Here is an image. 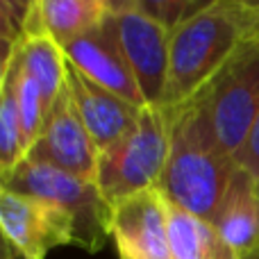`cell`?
I'll return each mask as SVG.
<instances>
[{
  "instance_id": "10",
  "label": "cell",
  "mask_w": 259,
  "mask_h": 259,
  "mask_svg": "<svg viewBox=\"0 0 259 259\" xmlns=\"http://www.w3.org/2000/svg\"><path fill=\"white\" fill-rule=\"evenodd\" d=\"M112 21L146 105L161 107L168 77V32L137 9L116 14Z\"/></svg>"
},
{
  "instance_id": "19",
  "label": "cell",
  "mask_w": 259,
  "mask_h": 259,
  "mask_svg": "<svg viewBox=\"0 0 259 259\" xmlns=\"http://www.w3.org/2000/svg\"><path fill=\"white\" fill-rule=\"evenodd\" d=\"M230 14L243 41H259V0H216Z\"/></svg>"
},
{
  "instance_id": "24",
  "label": "cell",
  "mask_w": 259,
  "mask_h": 259,
  "mask_svg": "<svg viewBox=\"0 0 259 259\" xmlns=\"http://www.w3.org/2000/svg\"><path fill=\"white\" fill-rule=\"evenodd\" d=\"M241 259H259V248H255V250L248 252V255H243Z\"/></svg>"
},
{
  "instance_id": "20",
  "label": "cell",
  "mask_w": 259,
  "mask_h": 259,
  "mask_svg": "<svg viewBox=\"0 0 259 259\" xmlns=\"http://www.w3.org/2000/svg\"><path fill=\"white\" fill-rule=\"evenodd\" d=\"M234 164L239 168H243L246 173H250L255 180L259 178V116L252 130L248 132V139L241 146V150L234 155Z\"/></svg>"
},
{
  "instance_id": "15",
  "label": "cell",
  "mask_w": 259,
  "mask_h": 259,
  "mask_svg": "<svg viewBox=\"0 0 259 259\" xmlns=\"http://www.w3.org/2000/svg\"><path fill=\"white\" fill-rule=\"evenodd\" d=\"M166 207L173 259H241L209 221L198 219L170 200H166Z\"/></svg>"
},
{
  "instance_id": "12",
  "label": "cell",
  "mask_w": 259,
  "mask_h": 259,
  "mask_svg": "<svg viewBox=\"0 0 259 259\" xmlns=\"http://www.w3.org/2000/svg\"><path fill=\"white\" fill-rule=\"evenodd\" d=\"M255 182L257 180L250 173L237 166L232 182L211 221V225L237 250L239 257L259 248V198Z\"/></svg>"
},
{
  "instance_id": "9",
  "label": "cell",
  "mask_w": 259,
  "mask_h": 259,
  "mask_svg": "<svg viewBox=\"0 0 259 259\" xmlns=\"http://www.w3.org/2000/svg\"><path fill=\"white\" fill-rule=\"evenodd\" d=\"M64 53H66L68 64L80 68L96 84L121 96L123 100L137 107H146V98L118 44L112 16H105L98 25L64 44Z\"/></svg>"
},
{
  "instance_id": "25",
  "label": "cell",
  "mask_w": 259,
  "mask_h": 259,
  "mask_svg": "<svg viewBox=\"0 0 259 259\" xmlns=\"http://www.w3.org/2000/svg\"><path fill=\"white\" fill-rule=\"evenodd\" d=\"M255 189H257V198H259V178H257V182H255Z\"/></svg>"
},
{
  "instance_id": "18",
  "label": "cell",
  "mask_w": 259,
  "mask_h": 259,
  "mask_svg": "<svg viewBox=\"0 0 259 259\" xmlns=\"http://www.w3.org/2000/svg\"><path fill=\"white\" fill-rule=\"evenodd\" d=\"M18 107H21L23 146H25V155H27V150L36 143L41 130H44L46 112H44V100H41L39 84L27 73L25 64H23V71H21V80H18Z\"/></svg>"
},
{
  "instance_id": "3",
  "label": "cell",
  "mask_w": 259,
  "mask_h": 259,
  "mask_svg": "<svg viewBox=\"0 0 259 259\" xmlns=\"http://www.w3.org/2000/svg\"><path fill=\"white\" fill-rule=\"evenodd\" d=\"M170 152V112L146 107L134 125L98 157L96 184L109 205L146 189H157Z\"/></svg>"
},
{
  "instance_id": "23",
  "label": "cell",
  "mask_w": 259,
  "mask_h": 259,
  "mask_svg": "<svg viewBox=\"0 0 259 259\" xmlns=\"http://www.w3.org/2000/svg\"><path fill=\"white\" fill-rule=\"evenodd\" d=\"M3 259H25V257L18 255L12 246H7V243H5V246H3Z\"/></svg>"
},
{
  "instance_id": "2",
  "label": "cell",
  "mask_w": 259,
  "mask_h": 259,
  "mask_svg": "<svg viewBox=\"0 0 259 259\" xmlns=\"http://www.w3.org/2000/svg\"><path fill=\"white\" fill-rule=\"evenodd\" d=\"M246 44L221 5L184 21L168 34V77L161 107L178 112L196 100Z\"/></svg>"
},
{
  "instance_id": "1",
  "label": "cell",
  "mask_w": 259,
  "mask_h": 259,
  "mask_svg": "<svg viewBox=\"0 0 259 259\" xmlns=\"http://www.w3.org/2000/svg\"><path fill=\"white\" fill-rule=\"evenodd\" d=\"M234 170L237 164L216 139L202 96L170 112V152L157 187L166 200L211 223Z\"/></svg>"
},
{
  "instance_id": "13",
  "label": "cell",
  "mask_w": 259,
  "mask_h": 259,
  "mask_svg": "<svg viewBox=\"0 0 259 259\" xmlns=\"http://www.w3.org/2000/svg\"><path fill=\"white\" fill-rule=\"evenodd\" d=\"M21 71H23V55H21V39H18L12 55L3 59V75H0V178H3V182L25 159L21 107H18Z\"/></svg>"
},
{
  "instance_id": "16",
  "label": "cell",
  "mask_w": 259,
  "mask_h": 259,
  "mask_svg": "<svg viewBox=\"0 0 259 259\" xmlns=\"http://www.w3.org/2000/svg\"><path fill=\"white\" fill-rule=\"evenodd\" d=\"M21 53L27 73L39 84L44 112L48 118L53 105L66 89L68 59L64 53V46L57 39H53L48 32H41V34L21 36Z\"/></svg>"
},
{
  "instance_id": "8",
  "label": "cell",
  "mask_w": 259,
  "mask_h": 259,
  "mask_svg": "<svg viewBox=\"0 0 259 259\" xmlns=\"http://www.w3.org/2000/svg\"><path fill=\"white\" fill-rule=\"evenodd\" d=\"M112 239L121 259H173L168 207L159 189H146L112 207Z\"/></svg>"
},
{
  "instance_id": "11",
  "label": "cell",
  "mask_w": 259,
  "mask_h": 259,
  "mask_svg": "<svg viewBox=\"0 0 259 259\" xmlns=\"http://www.w3.org/2000/svg\"><path fill=\"white\" fill-rule=\"evenodd\" d=\"M66 87L73 105H75L77 116L84 123L98 152H105L107 148H112L134 125L139 112L143 109L123 100L121 96L103 89L100 84H96L73 64H68Z\"/></svg>"
},
{
  "instance_id": "14",
  "label": "cell",
  "mask_w": 259,
  "mask_h": 259,
  "mask_svg": "<svg viewBox=\"0 0 259 259\" xmlns=\"http://www.w3.org/2000/svg\"><path fill=\"white\" fill-rule=\"evenodd\" d=\"M105 16L107 12L98 0H36L23 36L48 32L64 46L82 32L98 25Z\"/></svg>"
},
{
  "instance_id": "7",
  "label": "cell",
  "mask_w": 259,
  "mask_h": 259,
  "mask_svg": "<svg viewBox=\"0 0 259 259\" xmlns=\"http://www.w3.org/2000/svg\"><path fill=\"white\" fill-rule=\"evenodd\" d=\"M98 157V148L94 146L84 123L77 116L66 87L57 98V103L53 105L39 139L27 150L25 159L50 164L55 168L77 175L87 182H96Z\"/></svg>"
},
{
  "instance_id": "17",
  "label": "cell",
  "mask_w": 259,
  "mask_h": 259,
  "mask_svg": "<svg viewBox=\"0 0 259 259\" xmlns=\"http://www.w3.org/2000/svg\"><path fill=\"white\" fill-rule=\"evenodd\" d=\"M216 0H132V9L159 23L166 32H173L184 21L205 12Z\"/></svg>"
},
{
  "instance_id": "4",
  "label": "cell",
  "mask_w": 259,
  "mask_h": 259,
  "mask_svg": "<svg viewBox=\"0 0 259 259\" xmlns=\"http://www.w3.org/2000/svg\"><path fill=\"white\" fill-rule=\"evenodd\" d=\"M3 189L48 200L68 211L75 223V246L98 252L112 237V205L105 200L98 184L50 164L23 159Z\"/></svg>"
},
{
  "instance_id": "22",
  "label": "cell",
  "mask_w": 259,
  "mask_h": 259,
  "mask_svg": "<svg viewBox=\"0 0 259 259\" xmlns=\"http://www.w3.org/2000/svg\"><path fill=\"white\" fill-rule=\"evenodd\" d=\"M98 3L103 5L107 16H116V14H123V12L132 9V0H98Z\"/></svg>"
},
{
  "instance_id": "5",
  "label": "cell",
  "mask_w": 259,
  "mask_h": 259,
  "mask_svg": "<svg viewBox=\"0 0 259 259\" xmlns=\"http://www.w3.org/2000/svg\"><path fill=\"white\" fill-rule=\"evenodd\" d=\"M200 96L216 139L234 159L259 116V41H246Z\"/></svg>"
},
{
  "instance_id": "6",
  "label": "cell",
  "mask_w": 259,
  "mask_h": 259,
  "mask_svg": "<svg viewBox=\"0 0 259 259\" xmlns=\"http://www.w3.org/2000/svg\"><path fill=\"white\" fill-rule=\"evenodd\" d=\"M0 230L5 243L25 259H46L59 246H75V223L68 211L9 189L0 191Z\"/></svg>"
},
{
  "instance_id": "21",
  "label": "cell",
  "mask_w": 259,
  "mask_h": 259,
  "mask_svg": "<svg viewBox=\"0 0 259 259\" xmlns=\"http://www.w3.org/2000/svg\"><path fill=\"white\" fill-rule=\"evenodd\" d=\"M36 0H0V12L7 14L14 21V25L18 27L23 36V30H25V23L30 21L32 12H34Z\"/></svg>"
}]
</instances>
